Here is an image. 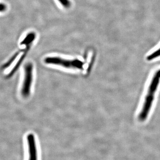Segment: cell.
I'll return each mask as SVG.
<instances>
[{
	"label": "cell",
	"instance_id": "obj_1",
	"mask_svg": "<svg viewBox=\"0 0 160 160\" xmlns=\"http://www.w3.org/2000/svg\"><path fill=\"white\" fill-rule=\"evenodd\" d=\"M160 83V69L153 73L147 87L142 107L138 115V119L140 122H145L149 116Z\"/></svg>",
	"mask_w": 160,
	"mask_h": 160
},
{
	"label": "cell",
	"instance_id": "obj_2",
	"mask_svg": "<svg viewBox=\"0 0 160 160\" xmlns=\"http://www.w3.org/2000/svg\"><path fill=\"white\" fill-rule=\"evenodd\" d=\"M46 64L56 65L69 69H82L84 63L81 60L67 59L59 57H49L44 60Z\"/></svg>",
	"mask_w": 160,
	"mask_h": 160
},
{
	"label": "cell",
	"instance_id": "obj_3",
	"mask_svg": "<svg viewBox=\"0 0 160 160\" xmlns=\"http://www.w3.org/2000/svg\"><path fill=\"white\" fill-rule=\"evenodd\" d=\"M33 65L31 63H27L24 66V79L21 90V94L23 98L29 97L31 93L33 80Z\"/></svg>",
	"mask_w": 160,
	"mask_h": 160
},
{
	"label": "cell",
	"instance_id": "obj_4",
	"mask_svg": "<svg viewBox=\"0 0 160 160\" xmlns=\"http://www.w3.org/2000/svg\"><path fill=\"white\" fill-rule=\"evenodd\" d=\"M27 145L29 152V160H38V151L34 135L32 133L28 134L27 137Z\"/></svg>",
	"mask_w": 160,
	"mask_h": 160
},
{
	"label": "cell",
	"instance_id": "obj_5",
	"mask_svg": "<svg viewBox=\"0 0 160 160\" xmlns=\"http://www.w3.org/2000/svg\"><path fill=\"white\" fill-rule=\"evenodd\" d=\"M36 38V35L34 32H31L28 33L26 38L21 42V45H26V46H30V44L34 41Z\"/></svg>",
	"mask_w": 160,
	"mask_h": 160
},
{
	"label": "cell",
	"instance_id": "obj_6",
	"mask_svg": "<svg viewBox=\"0 0 160 160\" xmlns=\"http://www.w3.org/2000/svg\"><path fill=\"white\" fill-rule=\"evenodd\" d=\"M160 57V47L157 50H156L153 52L148 55L147 57V60L149 61L155 59Z\"/></svg>",
	"mask_w": 160,
	"mask_h": 160
},
{
	"label": "cell",
	"instance_id": "obj_7",
	"mask_svg": "<svg viewBox=\"0 0 160 160\" xmlns=\"http://www.w3.org/2000/svg\"><path fill=\"white\" fill-rule=\"evenodd\" d=\"M19 54V52H18L15 53V54L13 55V56L9 60V61H8V62H7L6 63V64L4 65V68H7V67H9V66L11 65L12 63L15 60Z\"/></svg>",
	"mask_w": 160,
	"mask_h": 160
},
{
	"label": "cell",
	"instance_id": "obj_8",
	"mask_svg": "<svg viewBox=\"0 0 160 160\" xmlns=\"http://www.w3.org/2000/svg\"><path fill=\"white\" fill-rule=\"evenodd\" d=\"M60 4L66 8H69L71 6V2L69 0H58Z\"/></svg>",
	"mask_w": 160,
	"mask_h": 160
},
{
	"label": "cell",
	"instance_id": "obj_9",
	"mask_svg": "<svg viewBox=\"0 0 160 160\" xmlns=\"http://www.w3.org/2000/svg\"><path fill=\"white\" fill-rule=\"evenodd\" d=\"M6 9V5L5 4H3V3H2L1 4V9H0V10H1V12H3L5 11Z\"/></svg>",
	"mask_w": 160,
	"mask_h": 160
}]
</instances>
